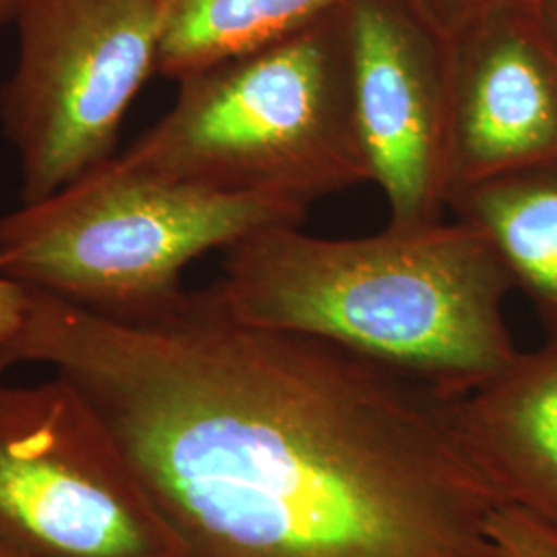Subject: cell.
I'll list each match as a JSON object with an SVG mask.
<instances>
[{
	"instance_id": "6da1fadb",
	"label": "cell",
	"mask_w": 557,
	"mask_h": 557,
	"mask_svg": "<svg viewBox=\"0 0 557 557\" xmlns=\"http://www.w3.org/2000/svg\"><path fill=\"white\" fill-rule=\"evenodd\" d=\"M0 361L98 411L180 557H498L502 506L455 398L333 343L232 319L211 289L110 319L32 289Z\"/></svg>"
},
{
	"instance_id": "7a4b0ae2",
	"label": "cell",
	"mask_w": 557,
	"mask_h": 557,
	"mask_svg": "<svg viewBox=\"0 0 557 557\" xmlns=\"http://www.w3.org/2000/svg\"><path fill=\"white\" fill-rule=\"evenodd\" d=\"M209 287L242 324L320 338L462 397L518 351L504 301L512 283L462 221L317 238L299 223L248 234Z\"/></svg>"
},
{
	"instance_id": "3957f363",
	"label": "cell",
	"mask_w": 557,
	"mask_h": 557,
	"mask_svg": "<svg viewBox=\"0 0 557 557\" xmlns=\"http://www.w3.org/2000/svg\"><path fill=\"white\" fill-rule=\"evenodd\" d=\"M116 161L301 211L370 182L341 2L283 38L180 79L172 108Z\"/></svg>"
},
{
	"instance_id": "277c9868",
	"label": "cell",
	"mask_w": 557,
	"mask_h": 557,
	"mask_svg": "<svg viewBox=\"0 0 557 557\" xmlns=\"http://www.w3.org/2000/svg\"><path fill=\"white\" fill-rule=\"evenodd\" d=\"M306 211L120 165L116 156L48 199L0 218V267L32 289L110 319L160 312L184 269Z\"/></svg>"
},
{
	"instance_id": "5b68a950",
	"label": "cell",
	"mask_w": 557,
	"mask_h": 557,
	"mask_svg": "<svg viewBox=\"0 0 557 557\" xmlns=\"http://www.w3.org/2000/svg\"><path fill=\"white\" fill-rule=\"evenodd\" d=\"M0 126L21 205L48 199L116 153L128 108L160 59V0H23Z\"/></svg>"
},
{
	"instance_id": "8992f818",
	"label": "cell",
	"mask_w": 557,
	"mask_h": 557,
	"mask_svg": "<svg viewBox=\"0 0 557 557\" xmlns=\"http://www.w3.org/2000/svg\"><path fill=\"white\" fill-rule=\"evenodd\" d=\"M0 363V545L23 557H180L98 411L69 380Z\"/></svg>"
},
{
	"instance_id": "52a82bcc",
	"label": "cell",
	"mask_w": 557,
	"mask_h": 557,
	"mask_svg": "<svg viewBox=\"0 0 557 557\" xmlns=\"http://www.w3.org/2000/svg\"><path fill=\"white\" fill-rule=\"evenodd\" d=\"M354 106L370 182L397 227L444 220L448 41L405 0H341Z\"/></svg>"
},
{
	"instance_id": "ba28073f",
	"label": "cell",
	"mask_w": 557,
	"mask_h": 557,
	"mask_svg": "<svg viewBox=\"0 0 557 557\" xmlns=\"http://www.w3.org/2000/svg\"><path fill=\"white\" fill-rule=\"evenodd\" d=\"M446 41L450 190L557 163V50L537 11Z\"/></svg>"
},
{
	"instance_id": "9c48e42d",
	"label": "cell",
	"mask_w": 557,
	"mask_h": 557,
	"mask_svg": "<svg viewBox=\"0 0 557 557\" xmlns=\"http://www.w3.org/2000/svg\"><path fill=\"white\" fill-rule=\"evenodd\" d=\"M455 421L499 504L557 531V341L455 398Z\"/></svg>"
},
{
	"instance_id": "30bf717a",
	"label": "cell",
	"mask_w": 557,
	"mask_h": 557,
	"mask_svg": "<svg viewBox=\"0 0 557 557\" xmlns=\"http://www.w3.org/2000/svg\"><path fill=\"white\" fill-rule=\"evenodd\" d=\"M446 209L487 239L547 341H557V163L457 186Z\"/></svg>"
},
{
	"instance_id": "8fae6325",
	"label": "cell",
	"mask_w": 557,
	"mask_h": 557,
	"mask_svg": "<svg viewBox=\"0 0 557 557\" xmlns=\"http://www.w3.org/2000/svg\"><path fill=\"white\" fill-rule=\"evenodd\" d=\"M341 0H160L158 75L180 79L296 32Z\"/></svg>"
},
{
	"instance_id": "7c38bea8",
	"label": "cell",
	"mask_w": 557,
	"mask_h": 557,
	"mask_svg": "<svg viewBox=\"0 0 557 557\" xmlns=\"http://www.w3.org/2000/svg\"><path fill=\"white\" fill-rule=\"evenodd\" d=\"M421 20L425 21L444 40H453L458 34L481 21L506 15L537 11L539 0H405Z\"/></svg>"
},
{
	"instance_id": "4fadbf2b",
	"label": "cell",
	"mask_w": 557,
	"mask_h": 557,
	"mask_svg": "<svg viewBox=\"0 0 557 557\" xmlns=\"http://www.w3.org/2000/svg\"><path fill=\"white\" fill-rule=\"evenodd\" d=\"M498 557H557V531L512 506H498L487 520Z\"/></svg>"
},
{
	"instance_id": "5bb4252c",
	"label": "cell",
	"mask_w": 557,
	"mask_h": 557,
	"mask_svg": "<svg viewBox=\"0 0 557 557\" xmlns=\"http://www.w3.org/2000/svg\"><path fill=\"white\" fill-rule=\"evenodd\" d=\"M32 312V287L0 267V347L20 337Z\"/></svg>"
},
{
	"instance_id": "9a60e30c",
	"label": "cell",
	"mask_w": 557,
	"mask_h": 557,
	"mask_svg": "<svg viewBox=\"0 0 557 557\" xmlns=\"http://www.w3.org/2000/svg\"><path fill=\"white\" fill-rule=\"evenodd\" d=\"M537 17L557 50V0H539Z\"/></svg>"
},
{
	"instance_id": "2e32d148",
	"label": "cell",
	"mask_w": 557,
	"mask_h": 557,
	"mask_svg": "<svg viewBox=\"0 0 557 557\" xmlns=\"http://www.w3.org/2000/svg\"><path fill=\"white\" fill-rule=\"evenodd\" d=\"M21 2L23 0H0V29L15 21Z\"/></svg>"
},
{
	"instance_id": "e0dca14e",
	"label": "cell",
	"mask_w": 557,
	"mask_h": 557,
	"mask_svg": "<svg viewBox=\"0 0 557 557\" xmlns=\"http://www.w3.org/2000/svg\"><path fill=\"white\" fill-rule=\"evenodd\" d=\"M0 557H23L20 554H15V552H11V549H7V547H2L0 545Z\"/></svg>"
}]
</instances>
